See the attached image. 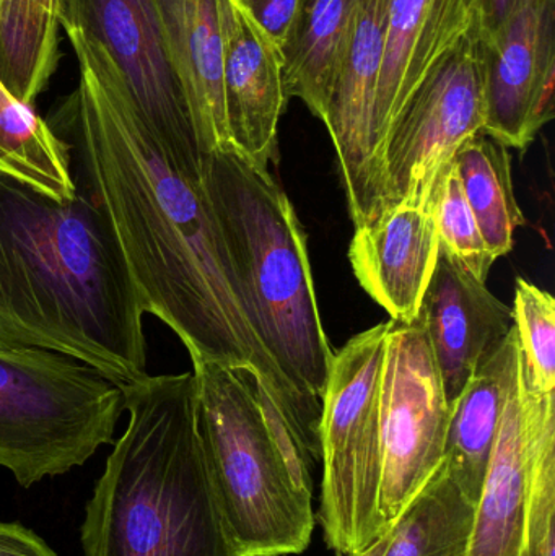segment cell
<instances>
[{
  "instance_id": "6da1fadb",
  "label": "cell",
  "mask_w": 555,
  "mask_h": 556,
  "mask_svg": "<svg viewBox=\"0 0 555 556\" xmlns=\"http://www.w3.org/2000/svg\"><path fill=\"white\" fill-rule=\"evenodd\" d=\"M64 29L78 85L49 126L71 147L75 182L103 207L143 309L179 337L192 363L254 372L293 430L318 444L321 408L297 394L251 327L202 181L163 153L106 52Z\"/></svg>"
},
{
  "instance_id": "7a4b0ae2",
  "label": "cell",
  "mask_w": 555,
  "mask_h": 556,
  "mask_svg": "<svg viewBox=\"0 0 555 556\" xmlns=\"http://www.w3.org/2000/svg\"><path fill=\"white\" fill-rule=\"evenodd\" d=\"M143 309L103 207L0 176V346L68 356L116 386L147 375Z\"/></svg>"
},
{
  "instance_id": "3957f363",
  "label": "cell",
  "mask_w": 555,
  "mask_h": 556,
  "mask_svg": "<svg viewBox=\"0 0 555 556\" xmlns=\"http://www.w3.org/2000/svg\"><path fill=\"white\" fill-rule=\"evenodd\" d=\"M119 388L129 420L87 503L84 556H240L205 463L194 372Z\"/></svg>"
},
{
  "instance_id": "277c9868",
  "label": "cell",
  "mask_w": 555,
  "mask_h": 556,
  "mask_svg": "<svg viewBox=\"0 0 555 556\" xmlns=\"http://www.w3.org/2000/svg\"><path fill=\"white\" fill-rule=\"evenodd\" d=\"M202 188L251 327L297 394L321 408L335 352L292 202L269 168L235 146L204 156Z\"/></svg>"
},
{
  "instance_id": "5b68a950",
  "label": "cell",
  "mask_w": 555,
  "mask_h": 556,
  "mask_svg": "<svg viewBox=\"0 0 555 556\" xmlns=\"http://www.w3.org/2000/svg\"><path fill=\"white\" fill-rule=\"evenodd\" d=\"M192 366L205 463L238 554H303L316 526L321 454L293 430L254 372Z\"/></svg>"
},
{
  "instance_id": "8992f818",
  "label": "cell",
  "mask_w": 555,
  "mask_h": 556,
  "mask_svg": "<svg viewBox=\"0 0 555 556\" xmlns=\"http://www.w3.org/2000/svg\"><path fill=\"white\" fill-rule=\"evenodd\" d=\"M123 391L68 356L0 346V467L29 489L113 443Z\"/></svg>"
},
{
  "instance_id": "52a82bcc",
  "label": "cell",
  "mask_w": 555,
  "mask_h": 556,
  "mask_svg": "<svg viewBox=\"0 0 555 556\" xmlns=\"http://www.w3.org/2000/svg\"><path fill=\"white\" fill-rule=\"evenodd\" d=\"M388 323L357 333L332 355L321 401V496L326 544L354 556L387 532L380 521V399Z\"/></svg>"
},
{
  "instance_id": "ba28073f",
  "label": "cell",
  "mask_w": 555,
  "mask_h": 556,
  "mask_svg": "<svg viewBox=\"0 0 555 556\" xmlns=\"http://www.w3.org/2000/svg\"><path fill=\"white\" fill-rule=\"evenodd\" d=\"M484 123V65L472 29L430 68L388 136L384 212L400 205L432 208L453 156Z\"/></svg>"
},
{
  "instance_id": "9c48e42d",
  "label": "cell",
  "mask_w": 555,
  "mask_h": 556,
  "mask_svg": "<svg viewBox=\"0 0 555 556\" xmlns=\"http://www.w3.org/2000/svg\"><path fill=\"white\" fill-rule=\"evenodd\" d=\"M452 405L446 401L426 330L388 320L381 375L380 521L390 528L445 457Z\"/></svg>"
},
{
  "instance_id": "30bf717a",
  "label": "cell",
  "mask_w": 555,
  "mask_h": 556,
  "mask_svg": "<svg viewBox=\"0 0 555 556\" xmlns=\"http://www.w3.org/2000/svg\"><path fill=\"white\" fill-rule=\"evenodd\" d=\"M61 26L78 29L106 52L163 153L186 178L201 182L204 155L152 0H62Z\"/></svg>"
},
{
  "instance_id": "8fae6325",
  "label": "cell",
  "mask_w": 555,
  "mask_h": 556,
  "mask_svg": "<svg viewBox=\"0 0 555 556\" xmlns=\"http://www.w3.org/2000/svg\"><path fill=\"white\" fill-rule=\"evenodd\" d=\"M388 3L390 0H357L323 121L338 155L355 228L375 224L384 212L383 165L375 147L374 117Z\"/></svg>"
},
{
  "instance_id": "7c38bea8",
  "label": "cell",
  "mask_w": 555,
  "mask_h": 556,
  "mask_svg": "<svg viewBox=\"0 0 555 556\" xmlns=\"http://www.w3.org/2000/svg\"><path fill=\"white\" fill-rule=\"evenodd\" d=\"M479 41L484 132L525 152L554 119L555 0H528L492 38Z\"/></svg>"
},
{
  "instance_id": "4fadbf2b",
  "label": "cell",
  "mask_w": 555,
  "mask_h": 556,
  "mask_svg": "<svg viewBox=\"0 0 555 556\" xmlns=\"http://www.w3.org/2000/svg\"><path fill=\"white\" fill-rule=\"evenodd\" d=\"M416 319L432 346L450 405L514 327L512 307L442 247Z\"/></svg>"
},
{
  "instance_id": "5bb4252c",
  "label": "cell",
  "mask_w": 555,
  "mask_h": 556,
  "mask_svg": "<svg viewBox=\"0 0 555 556\" xmlns=\"http://www.w3.org/2000/svg\"><path fill=\"white\" fill-rule=\"evenodd\" d=\"M222 33L224 97L231 143L263 168L276 155L289 97L282 52L238 0H215Z\"/></svg>"
},
{
  "instance_id": "9a60e30c",
  "label": "cell",
  "mask_w": 555,
  "mask_h": 556,
  "mask_svg": "<svg viewBox=\"0 0 555 556\" xmlns=\"http://www.w3.org/2000/svg\"><path fill=\"white\" fill-rule=\"evenodd\" d=\"M478 0H390L374 132L383 165L388 136L430 68L476 29Z\"/></svg>"
},
{
  "instance_id": "2e32d148",
  "label": "cell",
  "mask_w": 555,
  "mask_h": 556,
  "mask_svg": "<svg viewBox=\"0 0 555 556\" xmlns=\"http://www.w3.org/2000/svg\"><path fill=\"white\" fill-rule=\"evenodd\" d=\"M432 208L400 205L355 228L349 261L361 287L391 319L413 323L439 257Z\"/></svg>"
},
{
  "instance_id": "e0dca14e",
  "label": "cell",
  "mask_w": 555,
  "mask_h": 556,
  "mask_svg": "<svg viewBox=\"0 0 555 556\" xmlns=\"http://www.w3.org/2000/svg\"><path fill=\"white\" fill-rule=\"evenodd\" d=\"M152 3L202 155L234 146L225 113L217 2L152 0Z\"/></svg>"
},
{
  "instance_id": "ac0fdd59",
  "label": "cell",
  "mask_w": 555,
  "mask_h": 556,
  "mask_svg": "<svg viewBox=\"0 0 555 556\" xmlns=\"http://www.w3.org/2000/svg\"><path fill=\"white\" fill-rule=\"evenodd\" d=\"M517 381L508 395L476 502L468 556H527L530 454Z\"/></svg>"
},
{
  "instance_id": "d6986e66",
  "label": "cell",
  "mask_w": 555,
  "mask_h": 556,
  "mask_svg": "<svg viewBox=\"0 0 555 556\" xmlns=\"http://www.w3.org/2000/svg\"><path fill=\"white\" fill-rule=\"evenodd\" d=\"M517 333L508 336L479 363L471 381L452 405L443 466L478 502L502 415L518 376Z\"/></svg>"
},
{
  "instance_id": "ffe728a7",
  "label": "cell",
  "mask_w": 555,
  "mask_h": 556,
  "mask_svg": "<svg viewBox=\"0 0 555 556\" xmlns=\"http://www.w3.org/2000/svg\"><path fill=\"white\" fill-rule=\"evenodd\" d=\"M355 5L357 0H300L282 48L287 97L300 98L321 121Z\"/></svg>"
},
{
  "instance_id": "44dd1931",
  "label": "cell",
  "mask_w": 555,
  "mask_h": 556,
  "mask_svg": "<svg viewBox=\"0 0 555 556\" xmlns=\"http://www.w3.org/2000/svg\"><path fill=\"white\" fill-rule=\"evenodd\" d=\"M71 147L0 84V176L55 201L77 194Z\"/></svg>"
},
{
  "instance_id": "7402d4cb",
  "label": "cell",
  "mask_w": 555,
  "mask_h": 556,
  "mask_svg": "<svg viewBox=\"0 0 555 556\" xmlns=\"http://www.w3.org/2000/svg\"><path fill=\"white\" fill-rule=\"evenodd\" d=\"M61 10L62 0L0 3V84L29 106L58 67Z\"/></svg>"
},
{
  "instance_id": "603a6c76",
  "label": "cell",
  "mask_w": 555,
  "mask_h": 556,
  "mask_svg": "<svg viewBox=\"0 0 555 556\" xmlns=\"http://www.w3.org/2000/svg\"><path fill=\"white\" fill-rule=\"evenodd\" d=\"M453 166L489 253L495 261L507 256L515 231L527 224L515 195L507 147L481 130L459 147Z\"/></svg>"
},
{
  "instance_id": "cb8c5ba5",
  "label": "cell",
  "mask_w": 555,
  "mask_h": 556,
  "mask_svg": "<svg viewBox=\"0 0 555 556\" xmlns=\"http://www.w3.org/2000/svg\"><path fill=\"white\" fill-rule=\"evenodd\" d=\"M475 508L442 463L394 522L381 556H468Z\"/></svg>"
},
{
  "instance_id": "d4e9b609",
  "label": "cell",
  "mask_w": 555,
  "mask_h": 556,
  "mask_svg": "<svg viewBox=\"0 0 555 556\" xmlns=\"http://www.w3.org/2000/svg\"><path fill=\"white\" fill-rule=\"evenodd\" d=\"M517 386L530 454L525 551L527 556H555V392L534 384L520 356Z\"/></svg>"
},
{
  "instance_id": "484cf974",
  "label": "cell",
  "mask_w": 555,
  "mask_h": 556,
  "mask_svg": "<svg viewBox=\"0 0 555 556\" xmlns=\"http://www.w3.org/2000/svg\"><path fill=\"white\" fill-rule=\"evenodd\" d=\"M520 362L534 384L555 392V300L525 278H517L512 307Z\"/></svg>"
},
{
  "instance_id": "4316f807",
  "label": "cell",
  "mask_w": 555,
  "mask_h": 556,
  "mask_svg": "<svg viewBox=\"0 0 555 556\" xmlns=\"http://www.w3.org/2000/svg\"><path fill=\"white\" fill-rule=\"evenodd\" d=\"M440 247L479 280H488L495 260L489 253L478 222L463 192L455 166L450 165L432 201Z\"/></svg>"
},
{
  "instance_id": "83f0119b",
  "label": "cell",
  "mask_w": 555,
  "mask_h": 556,
  "mask_svg": "<svg viewBox=\"0 0 555 556\" xmlns=\"http://www.w3.org/2000/svg\"><path fill=\"white\" fill-rule=\"evenodd\" d=\"M282 52L299 12L300 0H238Z\"/></svg>"
},
{
  "instance_id": "f1b7e54d",
  "label": "cell",
  "mask_w": 555,
  "mask_h": 556,
  "mask_svg": "<svg viewBox=\"0 0 555 556\" xmlns=\"http://www.w3.org/2000/svg\"><path fill=\"white\" fill-rule=\"evenodd\" d=\"M0 556H58L41 538L16 522H0Z\"/></svg>"
},
{
  "instance_id": "f546056e",
  "label": "cell",
  "mask_w": 555,
  "mask_h": 556,
  "mask_svg": "<svg viewBox=\"0 0 555 556\" xmlns=\"http://www.w3.org/2000/svg\"><path fill=\"white\" fill-rule=\"evenodd\" d=\"M528 0H478L476 33L479 39H489Z\"/></svg>"
},
{
  "instance_id": "4dcf8cb0",
  "label": "cell",
  "mask_w": 555,
  "mask_h": 556,
  "mask_svg": "<svg viewBox=\"0 0 555 556\" xmlns=\"http://www.w3.org/2000/svg\"><path fill=\"white\" fill-rule=\"evenodd\" d=\"M396 522V521H394ZM393 525L390 526V528L387 529V532H384L383 535H381L380 539H377V541L374 542V544L370 545V547L365 548V551H362L361 554L354 555V556H381L383 555L384 548H387L388 542H390L391 532H393Z\"/></svg>"
},
{
  "instance_id": "1f68e13d",
  "label": "cell",
  "mask_w": 555,
  "mask_h": 556,
  "mask_svg": "<svg viewBox=\"0 0 555 556\" xmlns=\"http://www.w3.org/2000/svg\"><path fill=\"white\" fill-rule=\"evenodd\" d=\"M0 3H2V0H0Z\"/></svg>"
}]
</instances>
